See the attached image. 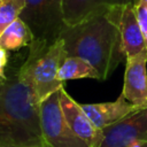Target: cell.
Segmentation results:
<instances>
[{
	"instance_id": "6da1fadb",
	"label": "cell",
	"mask_w": 147,
	"mask_h": 147,
	"mask_svg": "<svg viewBox=\"0 0 147 147\" xmlns=\"http://www.w3.org/2000/svg\"><path fill=\"white\" fill-rule=\"evenodd\" d=\"M60 38L67 56H77L91 63L99 72L100 80L108 79L126 59L119 30L109 18L108 8L77 24L65 25Z\"/></svg>"
},
{
	"instance_id": "7a4b0ae2",
	"label": "cell",
	"mask_w": 147,
	"mask_h": 147,
	"mask_svg": "<svg viewBox=\"0 0 147 147\" xmlns=\"http://www.w3.org/2000/svg\"><path fill=\"white\" fill-rule=\"evenodd\" d=\"M39 105L36 94L17 74L0 78V147H46Z\"/></svg>"
},
{
	"instance_id": "3957f363",
	"label": "cell",
	"mask_w": 147,
	"mask_h": 147,
	"mask_svg": "<svg viewBox=\"0 0 147 147\" xmlns=\"http://www.w3.org/2000/svg\"><path fill=\"white\" fill-rule=\"evenodd\" d=\"M29 47V55L17 76L41 101L63 86L57 79V72L67 56L64 42L61 38L53 44L32 40Z\"/></svg>"
},
{
	"instance_id": "277c9868",
	"label": "cell",
	"mask_w": 147,
	"mask_h": 147,
	"mask_svg": "<svg viewBox=\"0 0 147 147\" xmlns=\"http://www.w3.org/2000/svg\"><path fill=\"white\" fill-rule=\"evenodd\" d=\"M33 34V40L53 44L65 26L62 0H25L20 14Z\"/></svg>"
},
{
	"instance_id": "5b68a950",
	"label": "cell",
	"mask_w": 147,
	"mask_h": 147,
	"mask_svg": "<svg viewBox=\"0 0 147 147\" xmlns=\"http://www.w3.org/2000/svg\"><path fill=\"white\" fill-rule=\"evenodd\" d=\"M62 87V86H61ZM57 90L40 101V127L46 147H88L69 126L60 103Z\"/></svg>"
},
{
	"instance_id": "8992f818",
	"label": "cell",
	"mask_w": 147,
	"mask_h": 147,
	"mask_svg": "<svg viewBox=\"0 0 147 147\" xmlns=\"http://www.w3.org/2000/svg\"><path fill=\"white\" fill-rule=\"evenodd\" d=\"M108 16L119 30L122 46L126 57L147 51V42L137 16L136 2L110 7L108 8Z\"/></svg>"
},
{
	"instance_id": "52a82bcc",
	"label": "cell",
	"mask_w": 147,
	"mask_h": 147,
	"mask_svg": "<svg viewBox=\"0 0 147 147\" xmlns=\"http://www.w3.org/2000/svg\"><path fill=\"white\" fill-rule=\"evenodd\" d=\"M100 147H127L137 140L147 141V108L102 129Z\"/></svg>"
},
{
	"instance_id": "ba28073f",
	"label": "cell",
	"mask_w": 147,
	"mask_h": 147,
	"mask_svg": "<svg viewBox=\"0 0 147 147\" xmlns=\"http://www.w3.org/2000/svg\"><path fill=\"white\" fill-rule=\"evenodd\" d=\"M60 91L61 108L71 130L77 137L86 142L88 147H100L103 140L102 130L93 124V122L83 110L80 103L72 99V96L65 91L64 86H62Z\"/></svg>"
},
{
	"instance_id": "9c48e42d",
	"label": "cell",
	"mask_w": 147,
	"mask_h": 147,
	"mask_svg": "<svg viewBox=\"0 0 147 147\" xmlns=\"http://www.w3.org/2000/svg\"><path fill=\"white\" fill-rule=\"evenodd\" d=\"M122 94L129 102L147 108V51L125 59Z\"/></svg>"
},
{
	"instance_id": "30bf717a",
	"label": "cell",
	"mask_w": 147,
	"mask_h": 147,
	"mask_svg": "<svg viewBox=\"0 0 147 147\" xmlns=\"http://www.w3.org/2000/svg\"><path fill=\"white\" fill-rule=\"evenodd\" d=\"M80 106L93 124L101 130L122 121L136 111L145 109L144 107L129 102L122 93L115 101L111 102L80 103Z\"/></svg>"
},
{
	"instance_id": "8fae6325",
	"label": "cell",
	"mask_w": 147,
	"mask_h": 147,
	"mask_svg": "<svg viewBox=\"0 0 147 147\" xmlns=\"http://www.w3.org/2000/svg\"><path fill=\"white\" fill-rule=\"evenodd\" d=\"M129 2L137 3L138 0H62L63 20L65 25H74L101 9Z\"/></svg>"
},
{
	"instance_id": "7c38bea8",
	"label": "cell",
	"mask_w": 147,
	"mask_h": 147,
	"mask_svg": "<svg viewBox=\"0 0 147 147\" xmlns=\"http://www.w3.org/2000/svg\"><path fill=\"white\" fill-rule=\"evenodd\" d=\"M33 34L22 18H16L0 34V46L7 51H17L22 47L30 46Z\"/></svg>"
},
{
	"instance_id": "4fadbf2b",
	"label": "cell",
	"mask_w": 147,
	"mask_h": 147,
	"mask_svg": "<svg viewBox=\"0 0 147 147\" xmlns=\"http://www.w3.org/2000/svg\"><path fill=\"white\" fill-rule=\"evenodd\" d=\"M82 78H92L100 80L99 72L91 63L77 56H65L59 69L57 79L63 83L65 80Z\"/></svg>"
},
{
	"instance_id": "5bb4252c",
	"label": "cell",
	"mask_w": 147,
	"mask_h": 147,
	"mask_svg": "<svg viewBox=\"0 0 147 147\" xmlns=\"http://www.w3.org/2000/svg\"><path fill=\"white\" fill-rule=\"evenodd\" d=\"M25 6V0H1L0 1V34L3 30L20 17Z\"/></svg>"
},
{
	"instance_id": "9a60e30c",
	"label": "cell",
	"mask_w": 147,
	"mask_h": 147,
	"mask_svg": "<svg viewBox=\"0 0 147 147\" xmlns=\"http://www.w3.org/2000/svg\"><path fill=\"white\" fill-rule=\"evenodd\" d=\"M136 10H137V16H138V21H139L142 34H144L145 40L147 42V6H145L144 3L137 2L136 3Z\"/></svg>"
},
{
	"instance_id": "2e32d148",
	"label": "cell",
	"mask_w": 147,
	"mask_h": 147,
	"mask_svg": "<svg viewBox=\"0 0 147 147\" xmlns=\"http://www.w3.org/2000/svg\"><path fill=\"white\" fill-rule=\"evenodd\" d=\"M8 62V53L7 49H5L2 46H0V78L7 77L5 74V69L7 67Z\"/></svg>"
},
{
	"instance_id": "e0dca14e",
	"label": "cell",
	"mask_w": 147,
	"mask_h": 147,
	"mask_svg": "<svg viewBox=\"0 0 147 147\" xmlns=\"http://www.w3.org/2000/svg\"><path fill=\"white\" fill-rule=\"evenodd\" d=\"M138 2H140V3H144L145 6H147V0H138Z\"/></svg>"
},
{
	"instance_id": "ac0fdd59",
	"label": "cell",
	"mask_w": 147,
	"mask_h": 147,
	"mask_svg": "<svg viewBox=\"0 0 147 147\" xmlns=\"http://www.w3.org/2000/svg\"><path fill=\"white\" fill-rule=\"evenodd\" d=\"M1 147H16V146H1Z\"/></svg>"
},
{
	"instance_id": "d6986e66",
	"label": "cell",
	"mask_w": 147,
	"mask_h": 147,
	"mask_svg": "<svg viewBox=\"0 0 147 147\" xmlns=\"http://www.w3.org/2000/svg\"><path fill=\"white\" fill-rule=\"evenodd\" d=\"M144 147H147V141H145V144H144Z\"/></svg>"
},
{
	"instance_id": "ffe728a7",
	"label": "cell",
	"mask_w": 147,
	"mask_h": 147,
	"mask_svg": "<svg viewBox=\"0 0 147 147\" xmlns=\"http://www.w3.org/2000/svg\"><path fill=\"white\" fill-rule=\"evenodd\" d=\"M0 1H1V0H0Z\"/></svg>"
}]
</instances>
